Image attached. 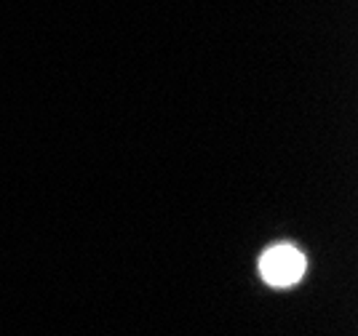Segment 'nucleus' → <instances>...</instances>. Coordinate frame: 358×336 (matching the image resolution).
I'll return each instance as SVG.
<instances>
[{
  "mask_svg": "<svg viewBox=\"0 0 358 336\" xmlns=\"http://www.w3.org/2000/svg\"><path fill=\"white\" fill-rule=\"evenodd\" d=\"M259 272L270 286H292L305 275V256L294 246H273L262 254Z\"/></svg>",
  "mask_w": 358,
  "mask_h": 336,
  "instance_id": "1",
  "label": "nucleus"
}]
</instances>
